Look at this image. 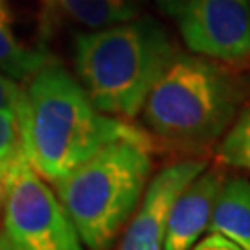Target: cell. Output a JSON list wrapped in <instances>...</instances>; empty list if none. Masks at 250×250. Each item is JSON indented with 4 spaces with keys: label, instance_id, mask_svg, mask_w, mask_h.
<instances>
[{
    "label": "cell",
    "instance_id": "277c9868",
    "mask_svg": "<svg viewBox=\"0 0 250 250\" xmlns=\"http://www.w3.org/2000/svg\"><path fill=\"white\" fill-rule=\"evenodd\" d=\"M237 80L204 56L176 52L143 104L146 126L184 146L213 143L230 128L241 102Z\"/></svg>",
    "mask_w": 250,
    "mask_h": 250
},
{
    "label": "cell",
    "instance_id": "8fae6325",
    "mask_svg": "<svg viewBox=\"0 0 250 250\" xmlns=\"http://www.w3.org/2000/svg\"><path fill=\"white\" fill-rule=\"evenodd\" d=\"M72 19L89 28H104L135 19L143 0H56Z\"/></svg>",
    "mask_w": 250,
    "mask_h": 250
},
{
    "label": "cell",
    "instance_id": "2e32d148",
    "mask_svg": "<svg viewBox=\"0 0 250 250\" xmlns=\"http://www.w3.org/2000/svg\"><path fill=\"white\" fill-rule=\"evenodd\" d=\"M21 152H19V154H21ZM19 154L11 156L8 160L0 161V211H2V206H4V198H6V193H8L9 180H11V172H13V165H15V160H17Z\"/></svg>",
    "mask_w": 250,
    "mask_h": 250
},
{
    "label": "cell",
    "instance_id": "4fadbf2b",
    "mask_svg": "<svg viewBox=\"0 0 250 250\" xmlns=\"http://www.w3.org/2000/svg\"><path fill=\"white\" fill-rule=\"evenodd\" d=\"M22 150V132L13 109H0V161Z\"/></svg>",
    "mask_w": 250,
    "mask_h": 250
},
{
    "label": "cell",
    "instance_id": "7c38bea8",
    "mask_svg": "<svg viewBox=\"0 0 250 250\" xmlns=\"http://www.w3.org/2000/svg\"><path fill=\"white\" fill-rule=\"evenodd\" d=\"M219 158L226 165L250 170V104L233 119L219 146Z\"/></svg>",
    "mask_w": 250,
    "mask_h": 250
},
{
    "label": "cell",
    "instance_id": "5bb4252c",
    "mask_svg": "<svg viewBox=\"0 0 250 250\" xmlns=\"http://www.w3.org/2000/svg\"><path fill=\"white\" fill-rule=\"evenodd\" d=\"M24 104V89L0 72V109H13L19 115Z\"/></svg>",
    "mask_w": 250,
    "mask_h": 250
},
{
    "label": "cell",
    "instance_id": "8992f818",
    "mask_svg": "<svg viewBox=\"0 0 250 250\" xmlns=\"http://www.w3.org/2000/svg\"><path fill=\"white\" fill-rule=\"evenodd\" d=\"M178 21L191 52L221 62L250 58V0H189Z\"/></svg>",
    "mask_w": 250,
    "mask_h": 250
},
{
    "label": "cell",
    "instance_id": "5b68a950",
    "mask_svg": "<svg viewBox=\"0 0 250 250\" xmlns=\"http://www.w3.org/2000/svg\"><path fill=\"white\" fill-rule=\"evenodd\" d=\"M4 232L19 250H85L69 213L24 150L13 165L2 206Z\"/></svg>",
    "mask_w": 250,
    "mask_h": 250
},
{
    "label": "cell",
    "instance_id": "9c48e42d",
    "mask_svg": "<svg viewBox=\"0 0 250 250\" xmlns=\"http://www.w3.org/2000/svg\"><path fill=\"white\" fill-rule=\"evenodd\" d=\"M208 232L221 233L250 250V182L245 178L224 180L215 200Z\"/></svg>",
    "mask_w": 250,
    "mask_h": 250
},
{
    "label": "cell",
    "instance_id": "9a60e30c",
    "mask_svg": "<svg viewBox=\"0 0 250 250\" xmlns=\"http://www.w3.org/2000/svg\"><path fill=\"white\" fill-rule=\"evenodd\" d=\"M189 250H243L237 243L230 241L228 237H224L221 233L209 232L204 239L197 241Z\"/></svg>",
    "mask_w": 250,
    "mask_h": 250
},
{
    "label": "cell",
    "instance_id": "ba28073f",
    "mask_svg": "<svg viewBox=\"0 0 250 250\" xmlns=\"http://www.w3.org/2000/svg\"><path fill=\"white\" fill-rule=\"evenodd\" d=\"M224 172L206 167L197 178L189 182L170 206L163 250H189L208 230L215 200L223 188Z\"/></svg>",
    "mask_w": 250,
    "mask_h": 250
},
{
    "label": "cell",
    "instance_id": "7a4b0ae2",
    "mask_svg": "<svg viewBox=\"0 0 250 250\" xmlns=\"http://www.w3.org/2000/svg\"><path fill=\"white\" fill-rule=\"evenodd\" d=\"M178 52L154 19H130L76 37L78 82L102 113L134 119Z\"/></svg>",
    "mask_w": 250,
    "mask_h": 250
},
{
    "label": "cell",
    "instance_id": "6da1fadb",
    "mask_svg": "<svg viewBox=\"0 0 250 250\" xmlns=\"http://www.w3.org/2000/svg\"><path fill=\"white\" fill-rule=\"evenodd\" d=\"M19 123L24 156L52 184L113 141L148 143L143 132L102 113L80 82L52 60L30 78Z\"/></svg>",
    "mask_w": 250,
    "mask_h": 250
},
{
    "label": "cell",
    "instance_id": "52a82bcc",
    "mask_svg": "<svg viewBox=\"0 0 250 250\" xmlns=\"http://www.w3.org/2000/svg\"><path fill=\"white\" fill-rule=\"evenodd\" d=\"M206 167L202 160H186L161 169L146 184L135 211L121 232L117 250H163L170 206Z\"/></svg>",
    "mask_w": 250,
    "mask_h": 250
},
{
    "label": "cell",
    "instance_id": "ac0fdd59",
    "mask_svg": "<svg viewBox=\"0 0 250 250\" xmlns=\"http://www.w3.org/2000/svg\"><path fill=\"white\" fill-rule=\"evenodd\" d=\"M0 250H19L17 247L11 243V239L6 235L4 230H0Z\"/></svg>",
    "mask_w": 250,
    "mask_h": 250
},
{
    "label": "cell",
    "instance_id": "e0dca14e",
    "mask_svg": "<svg viewBox=\"0 0 250 250\" xmlns=\"http://www.w3.org/2000/svg\"><path fill=\"white\" fill-rule=\"evenodd\" d=\"M160 11H163L169 17H180V13L188 6L189 0H154Z\"/></svg>",
    "mask_w": 250,
    "mask_h": 250
},
{
    "label": "cell",
    "instance_id": "30bf717a",
    "mask_svg": "<svg viewBox=\"0 0 250 250\" xmlns=\"http://www.w3.org/2000/svg\"><path fill=\"white\" fill-rule=\"evenodd\" d=\"M50 62L43 50L26 48L15 36L6 2L0 0V72L15 82L30 80L45 63Z\"/></svg>",
    "mask_w": 250,
    "mask_h": 250
},
{
    "label": "cell",
    "instance_id": "3957f363",
    "mask_svg": "<svg viewBox=\"0 0 250 250\" xmlns=\"http://www.w3.org/2000/svg\"><path fill=\"white\" fill-rule=\"evenodd\" d=\"M150 170L146 141L119 139L54 182L85 249L111 250L143 197Z\"/></svg>",
    "mask_w": 250,
    "mask_h": 250
}]
</instances>
